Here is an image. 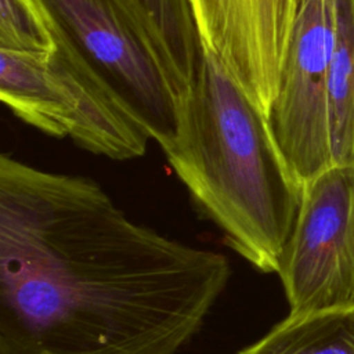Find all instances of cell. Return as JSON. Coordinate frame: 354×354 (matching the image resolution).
Masks as SVG:
<instances>
[{"label": "cell", "instance_id": "6da1fadb", "mask_svg": "<svg viewBox=\"0 0 354 354\" xmlns=\"http://www.w3.org/2000/svg\"><path fill=\"white\" fill-rule=\"evenodd\" d=\"M230 278L93 178L0 156V354H178Z\"/></svg>", "mask_w": 354, "mask_h": 354}, {"label": "cell", "instance_id": "7a4b0ae2", "mask_svg": "<svg viewBox=\"0 0 354 354\" xmlns=\"http://www.w3.org/2000/svg\"><path fill=\"white\" fill-rule=\"evenodd\" d=\"M196 209L260 272H278L303 187L266 115L202 47L173 141L162 149Z\"/></svg>", "mask_w": 354, "mask_h": 354}, {"label": "cell", "instance_id": "3957f363", "mask_svg": "<svg viewBox=\"0 0 354 354\" xmlns=\"http://www.w3.org/2000/svg\"><path fill=\"white\" fill-rule=\"evenodd\" d=\"M53 32L57 50L51 54L0 50L3 104L26 124L94 155L142 156L151 138L140 122L76 48Z\"/></svg>", "mask_w": 354, "mask_h": 354}, {"label": "cell", "instance_id": "277c9868", "mask_svg": "<svg viewBox=\"0 0 354 354\" xmlns=\"http://www.w3.org/2000/svg\"><path fill=\"white\" fill-rule=\"evenodd\" d=\"M159 147L174 138L183 95L159 43L127 0H36Z\"/></svg>", "mask_w": 354, "mask_h": 354}, {"label": "cell", "instance_id": "5b68a950", "mask_svg": "<svg viewBox=\"0 0 354 354\" xmlns=\"http://www.w3.org/2000/svg\"><path fill=\"white\" fill-rule=\"evenodd\" d=\"M277 274L289 313L354 304V162L303 185Z\"/></svg>", "mask_w": 354, "mask_h": 354}, {"label": "cell", "instance_id": "8992f818", "mask_svg": "<svg viewBox=\"0 0 354 354\" xmlns=\"http://www.w3.org/2000/svg\"><path fill=\"white\" fill-rule=\"evenodd\" d=\"M335 36V0H303L267 112L274 141L303 187L335 167L328 73Z\"/></svg>", "mask_w": 354, "mask_h": 354}, {"label": "cell", "instance_id": "52a82bcc", "mask_svg": "<svg viewBox=\"0 0 354 354\" xmlns=\"http://www.w3.org/2000/svg\"><path fill=\"white\" fill-rule=\"evenodd\" d=\"M303 0H189L209 50L267 116Z\"/></svg>", "mask_w": 354, "mask_h": 354}, {"label": "cell", "instance_id": "ba28073f", "mask_svg": "<svg viewBox=\"0 0 354 354\" xmlns=\"http://www.w3.org/2000/svg\"><path fill=\"white\" fill-rule=\"evenodd\" d=\"M238 354H354V304L289 313Z\"/></svg>", "mask_w": 354, "mask_h": 354}, {"label": "cell", "instance_id": "9c48e42d", "mask_svg": "<svg viewBox=\"0 0 354 354\" xmlns=\"http://www.w3.org/2000/svg\"><path fill=\"white\" fill-rule=\"evenodd\" d=\"M335 165L354 162V0H335V36L328 73Z\"/></svg>", "mask_w": 354, "mask_h": 354}, {"label": "cell", "instance_id": "30bf717a", "mask_svg": "<svg viewBox=\"0 0 354 354\" xmlns=\"http://www.w3.org/2000/svg\"><path fill=\"white\" fill-rule=\"evenodd\" d=\"M145 21L163 51L184 97L196 73L202 43L189 0H127Z\"/></svg>", "mask_w": 354, "mask_h": 354}, {"label": "cell", "instance_id": "8fae6325", "mask_svg": "<svg viewBox=\"0 0 354 354\" xmlns=\"http://www.w3.org/2000/svg\"><path fill=\"white\" fill-rule=\"evenodd\" d=\"M0 50L32 55L57 50L53 28L36 0H0Z\"/></svg>", "mask_w": 354, "mask_h": 354}]
</instances>
